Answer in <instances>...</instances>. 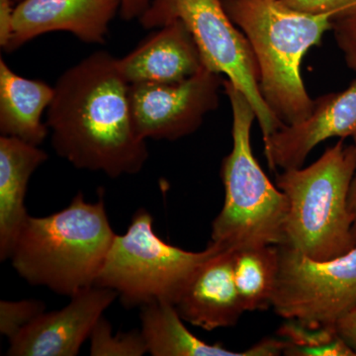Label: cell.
Segmentation results:
<instances>
[{"instance_id":"obj_12","label":"cell","mask_w":356,"mask_h":356,"mask_svg":"<svg viewBox=\"0 0 356 356\" xmlns=\"http://www.w3.org/2000/svg\"><path fill=\"white\" fill-rule=\"evenodd\" d=\"M356 134V79L339 92L320 96L305 120L283 125L264 142V156L275 172L300 168L314 147L331 138L346 139Z\"/></svg>"},{"instance_id":"obj_16","label":"cell","mask_w":356,"mask_h":356,"mask_svg":"<svg viewBox=\"0 0 356 356\" xmlns=\"http://www.w3.org/2000/svg\"><path fill=\"white\" fill-rule=\"evenodd\" d=\"M48 159L39 146L0 137V259L6 261L29 214L25 207L33 173Z\"/></svg>"},{"instance_id":"obj_24","label":"cell","mask_w":356,"mask_h":356,"mask_svg":"<svg viewBox=\"0 0 356 356\" xmlns=\"http://www.w3.org/2000/svg\"><path fill=\"white\" fill-rule=\"evenodd\" d=\"M23 0H0V47L6 49L10 35L11 20L16 7Z\"/></svg>"},{"instance_id":"obj_19","label":"cell","mask_w":356,"mask_h":356,"mask_svg":"<svg viewBox=\"0 0 356 356\" xmlns=\"http://www.w3.org/2000/svg\"><path fill=\"white\" fill-rule=\"evenodd\" d=\"M280 339L286 341L284 355L356 356L355 351L339 337L334 327H305L287 320L278 330Z\"/></svg>"},{"instance_id":"obj_21","label":"cell","mask_w":356,"mask_h":356,"mask_svg":"<svg viewBox=\"0 0 356 356\" xmlns=\"http://www.w3.org/2000/svg\"><path fill=\"white\" fill-rule=\"evenodd\" d=\"M44 312V304L38 300H2L0 302V332L10 339Z\"/></svg>"},{"instance_id":"obj_10","label":"cell","mask_w":356,"mask_h":356,"mask_svg":"<svg viewBox=\"0 0 356 356\" xmlns=\"http://www.w3.org/2000/svg\"><path fill=\"white\" fill-rule=\"evenodd\" d=\"M119 297L110 288L92 285L70 297L69 305L49 312L9 339L7 355L76 356L103 312Z\"/></svg>"},{"instance_id":"obj_23","label":"cell","mask_w":356,"mask_h":356,"mask_svg":"<svg viewBox=\"0 0 356 356\" xmlns=\"http://www.w3.org/2000/svg\"><path fill=\"white\" fill-rule=\"evenodd\" d=\"M295 10L311 14L331 13L334 16L356 6V0H280Z\"/></svg>"},{"instance_id":"obj_6","label":"cell","mask_w":356,"mask_h":356,"mask_svg":"<svg viewBox=\"0 0 356 356\" xmlns=\"http://www.w3.org/2000/svg\"><path fill=\"white\" fill-rule=\"evenodd\" d=\"M221 250L209 243L202 252H187L165 243L154 232L153 216L140 208L127 232L115 236L95 285L115 290L126 308L175 305L198 266Z\"/></svg>"},{"instance_id":"obj_20","label":"cell","mask_w":356,"mask_h":356,"mask_svg":"<svg viewBox=\"0 0 356 356\" xmlns=\"http://www.w3.org/2000/svg\"><path fill=\"white\" fill-rule=\"evenodd\" d=\"M91 356H142L147 353L146 341L142 332L112 334V327L104 317L96 323L90 337Z\"/></svg>"},{"instance_id":"obj_8","label":"cell","mask_w":356,"mask_h":356,"mask_svg":"<svg viewBox=\"0 0 356 356\" xmlns=\"http://www.w3.org/2000/svg\"><path fill=\"white\" fill-rule=\"evenodd\" d=\"M275 313L305 327H334L356 309V247L348 254L316 261L280 245Z\"/></svg>"},{"instance_id":"obj_27","label":"cell","mask_w":356,"mask_h":356,"mask_svg":"<svg viewBox=\"0 0 356 356\" xmlns=\"http://www.w3.org/2000/svg\"><path fill=\"white\" fill-rule=\"evenodd\" d=\"M353 139L356 152V134L353 136ZM348 209H350L351 217H353V235L356 245V170L353 181H351L350 194H348Z\"/></svg>"},{"instance_id":"obj_13","label":"cell","mask_w":356,"mask_h":356,"mask_svg":"<svg viewBox=\"0 0 356 356\" xmlns=\"http://www.w3.org/2000/svg\"><path fill=\"white\" fill-rule=\"evenodd\" d=\"M234 250H222L202 262L175 302L180 317L211 332L234 327L245 313L234 277Z\"/></svg>"},{"instance_id":"obj_3","label":"cell","mask_w":356,"mask_h":356,"mask_svg":"<svg viewBox=\"0 0 356 356\" xmlns=\"http://www.w3.org/2000/svg\"><path fill=\"white\" fill-rule=\"evenodd\" d=\"M222 1L229 17L252 46L267 106L283 125L305 120L315 100L302 79V60L332 30L334 14L302 13L280 0Z\"/></svg>"},{"instance_id":"obj_4","label":"cell","mask_w":356,"mask_h":356,"mask_svg":"<svg viewBox=\"0 0 356 356\" xmlns=\"http://www.w3.org/2000/svg\"><path fill=\"white\" fill-rule=\"evenodd\" d=\"M222 88L233 115V149L222 161L224 205L212 222L210 243L232 250L283 245L287 199L254 158L250 142L257 119L254 107L229 79Z\"/></svg>"},{"instance_id":"obj_18","label":"cell","mask_w":356,"mask_h":356,"mask_svg":"<svg viewBox=\"0 0 356 356\" xmlns=\"http://www.w3.org/2000/svg\"><path fill=\"white\" fill-rule=\"evenodd\" d=\"M233 267L243 310L266 311L273 307L280 273V245L234 250Z\"/></svg>"},{"instance_id":"obj_14","label":"cell","mask_w":356,"mask_h":356,"mask_svg":"<svg viewBox=\"0 0 356 356\" xmlns=\"http://www.w3.org/2000/svg\"><path fill=\"white\" fill-rule=\"evenodd\" d=\"M129 84L177 83L203 69L200 51L181 20H173L118 58Z\"/></svg>"},{"instance_id":"obj_11","label":"cell","mask_w":356,"mask_h":356,"mask_svg":"<svg viewBox=\"0 0 356 356\" xmlns=\"http://www.w3.org/2000/svg\"><path fill=\"white\" fill-rule=\"evenodd\" d=\"M120 11V0H23L14 11L6 51L50 32L64 31L88 44H103Z\"/></svg>"},{"instance_id":"obj_22","label":"cell","mask_w":356,"mask_h":356,"mask_svg":"<svg viewBox=\"0 0 356 356\" xmlns=\"http://www.w3.org/2000/svg\"><path fill=\"white\" fill-rule=\"evenodd\" d=\"M332 30L344 62L356 72V6L334 16Z\"/></svg>"},{"instance_id":"obj_7","label":"cell","mask_w":356,"mask_h":356,"mask_svg":"<svg viewBox=\"0 0 356 356\" xmlns=\"http://www.w3.org/2000/svg\"><path fill=\"white\" fill-rule=\"evenodd\" d=\"M139 20L145 29L181 20L197 44L204 67L226 76L247 96L264 140L282 127L262 97L259 65L252 46L229 17L222 0H152Z\"/></svg>"},{"instance_id":"obj_17","label":"cell","mask_w":356,"mask_h":356,"mask_svg":"<svg viewBox=\"0 0 356 356\" xmlns=\"http://www.w3.org/2000/svg\"><path fill=\"white\" fill-rule=\"evenodd\" d=\"M54 88L16 74L0 58V133L39 146L48 136L42 121L54 97Z\"/></svg>"},{"instance_id":"obj_9","label":"cell","mask_w":356,"mask_h":356,"mask_svg":"<svg viewBox=\"0 0 356 356\" xmlns=\"http://www.w3.org/2000/svg\"><path fill=\"white\" fill-rule=\"evenodd\" d=\"M222 74L203 67L177 83L130 84L136 131L143 139L177 140L191 135L219 107Z\"/></svg>"},{"instance_id":"obj_5","label":"cell","mask_w":356,"mask_h":356,"mask_svg":"<svg viewBox=\"0 0 356 356\" xmlns=\"http://www.w3.org/2000/svg\"><path fill=\"white\" fill-rule=\"evenodd\" d=\"M355 170V145L341 139L308 168L277 175L276 184L288 202L283 245L316 261L343 257L356 247L348 209Z\"/></svg>"},{"instance_id":"obj_2","label":"cell","mask_w":356,"mask_h":356,"mask_svg":"<svg viewBox=\"0 0 356 356\" xmlns=\"http://www.w3.org/2000/svg\"><path fill=\"white\" fill-rule=\"evenodd\" d=\"M115 236L102 194L92 203L79 193L50 216L28 217L9 259L30 284L70 298L95 284Z\"/></svg>"},{"instance_id":"obj_15","label":"cell","mask_w":356,"mask_h":356,"mask_svg":"<svg viewBox=\"0 0 356 356\" xmlns=\"http://www.w3.org/2000/svg\"><path fill=\"white\" fill-rule=\"evenodd\" d=\"M140 318L147 353L153 356H277L286 348L284 339L270 337L240 353L205 343L185 327L177 308L168 302L140 307Z\"/></svg>"},{"instance_id":"obj_25","label":"cell","mask_w":356,"mask_h":356,"mask_svg":"<svg viewBox=\"0 0 356 356\" xmlns=\"http://www.w3.org/2000/svg\"><path fill=\"white\" fill-rule=\"evenodd\" d=\"M336 327L339 337L350 346L356 355V309L341 318Z\"/></svg>"},{"instance_id":"obj_1","label":"cell","mask_w":356,"mask_h":356,"mask_svg":"<svg viewBox=\"0 0 356 356\" xmlns=\"http://www.w3.org/2000/svg\"><path fill=\"white\" fill-rule=\"evenodd\" d=\"M54 90L46 124L58 156L111 178L143 170L149 149L134 125L118 58L96 51L65 70Z\"/></svg>"},{"instance_id":"obj_26","label":"cell","mask_w":356,"mask_h":356,"mask_svg":"<svg viewBox=\"0 0 356 356\" xmlns=\"http://www.w3.org/2000/svg\"><path fill=\"white\" fill-rule=\"evenodd\" d=\"M152 0H120V15L124 20L140 19L149 8Z\"/></svg>"}]
</instances>
